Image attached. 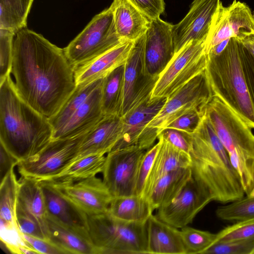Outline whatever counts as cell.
Wrapping results in <instances>:
<instances>
[{"instance_id":"1","label":"cell","mask_w":254,"mask_h":254,"mask_svg":"<svg viewBox=\"0 0 254 254\" xmlns=\"http://www.w3.org/2000/svg\"><path fill=\"white\" fill-rule=\"evenodd\" d=\"M11 72L19 95L48 119L76 87L74 68L64 49L26 27L14 38Z\"/></svg>"},{"instance_id":"2","label":"cell","mask_w":254,"mask_h":254,"mask_svg":"<svg viewBox=\"0 0 254 254\" xmlns=\"http://www.w3.org/2000/svg\"><path fill=\"white\" fill-rule=\"evenodd\" d=\"M53 134L49 119L21 97L8 76L0 83V143L20 161L39 153Z\"/></svg>"},{"instance_id":"3","label":"cell","mask_w":254,"mask_h":254,"mask_svg":"<svg viewBox=\"0 0 254 254\" xmlns=\"http://www.w3.org/2000/svg\"><path fill=\"white\" fill-rule=\"evenodd\" d=\"M191 136L192 176L205 187L213 201L225 203L243 197L240 176L205 114Z\"/></svg>"},{"instance_id":"4","label":"cell","mask_w":254,"mask_h":254,"mask_svg":"<svg viewBox=\"0 0 254 254\" xmlns=\"http://www.w3.org/2000/svg\"><path fill=\"white\" fill-rule=\"evenodd\" d=\"M241 45L237 38L232 37L221 52H209L205 71L213 95L254 128V107L242 67Z\"/></svg>"},{"instance_id":"5","label":"cell","mask_w":254,"mask_h":254,"mask_svg":"<svg viewBox=\"0 0 254 254\" xmlns=\"http://www.w3.org/2000/svg\"><path fill=\"white\" fill-rule=\"evenodd\" d=\"M204 114L227 151L248 195L254 187V135L251 128L215 96L206 105Z\"/></svg>"},{"instance_id":"6","label":"cell","mask_w":254,"mask_h":254,"mask_svg":"<svg viewBox=\"0 0 254 254\" xmlns=\"http://www.w3.org/2000/svg\"><path fill=\"white\" fill-rule=\"evenodd\" d=\"M146 222L122 221L108 212L88 216L96 254H148Z\"/></svg>"},{"instance_id":"7","label":"cell","mask_w":254,"mask_h":254,"mask_svg":"<svg viewBox=\"0 0 254 254\" xmlns=\"http://www.w3.org/2000/svg\"><path fill=\"white\" fill-rule=\"evenodd\" d=\"M123 41L116 31L111 4L95 15L63 49L74 69L108 52Z\"/></svg>"},{"instance_id":"8","label":"cell","mask_w":254,"mask_h":254,"mask_svg":"<svg viewBox=\"0 0 254 254\" xmlns=\"http://www.w3.org/2000/svg\"><path fill=\"white\" fill-rule=\"evenodd\" d=\"M207 59L205 41L192 40L187 43L175 54L159 75L151 97L171 96L205 70Z\"/></svg>"},{"instance_id":"9","label":"cell","mask_w":254,"mask_h":254,"mask_svg":"<svg viewBox=\"0 0 254 254\" xmlns=\"http://www.w3.org/2000/svg\"><path fill=\"white\" fill-rule=\"evenodd\" d=\"M87 132L72 137L52 140L37 155L18 161L16 166L21 177L43 181L60 173L75 159Z\"/></svg>"},{"instance_id":"10","label":"cell","mask_w":254,"mask_h":254,"mask_svg":"<svg viewBox=\"0 0 254 254\" xmlns=\"http://www.w3.org/2000/svg\"><path fill=\"white\" fill-rule=\"evenodd\" d=\"M205 70L168 98L158 114L147 126L159 131L183 115L204 110L213 96Z\"/></svg>"},{"instance_id":"11","label":"cell","mask_w":254,"mask_h":254,"mask_svg":"<svg viewBox=\"0 0 254 254\" xmlns=\"http://www.w3.org/2000/svg\"><path fill=\"white\" fill-rule=\"evenodd\" d=\"M146 150L133 145L107 153L102 179L113 197L135 194L138 167Z\"/></svg>"},{"instance_id":"12","label":"cell","mask_w":254,"mask_h":254,"mask_svg":"<svg viewBox=\"0 0 254 254\" xmlns=\"http://www.w3.org/2000/svg\"><path fill=\"white\" fill-rule=\"evenodd\" d=\"M145 34L133 41L125 64L122 117L151 97L158 80L157 78L150 76L147 70L145 58Z\"/></svg>"},{"instance_id":"13","label":"cell","mask_w":254,"mask_h":254,"mask_svg":"<svg viewBox=\"0 0 254 254\" xmlns=\"http://www.w3.org/2000/svg\"><path fill=\"white\" fill-rule=\"evenodd\" d=\"M167 97H151L122 117V136L113 149L116 150L137 145L147 150L158 139L157 130L147 126L158 114Z\"/></svg>"},{"instance_id":"14","label":"cell","mask_w":254,"mask_h":254,"mask_svg":"<svg viewBox=\"0 0 254 254\" xmlns=\"http://www.w3.org/2000/svg\"><path fill=\"white\" fill-rule=\"evenodd\" d=\"M251 33H254V17L249 6L234 0L225 7L221 1L205 40L206 52L225 40L232 37L239 39Z\"/></svg>"},{"instance_id":"15","label":"cell","mask_w":254,"mask_h":254,"mask_svg":"<svg viewBox=\"0 0 254 254\" xmlns=\"http://www.w3.org/2000/svg\"><path fill=\"white\" fill-rule=\"evenodd\" d=\"M212 198L205 187L192 176L170 202L157 209L156 216L179 229L191 223Z\"/></svg>"},{"instance_id":"16","label":"cell","mask_w":254,"mask_h":254,"mask_svg":"<svg viewBox=\"0 0 254 254\" xmlns=\"http://www.w3.org/2000/svg\"><path fill=\"white\" fill-rule=\"evenodd\" d=\"M48 184L87 216L108 212L113 198L103 179L96 176L68 184Z\"/></svg>"},{"instance_id":"17","label":"cell","mask_w":254,"mask_h":254,"mask_svg":"<svg viewBox=\"0 0 254 254\" xmlns=\"http://www.w3.org/2000/svg\"><path fill=\"white\" fill-rule=\"evenodd\" d=\"M220 0H193L184 18L173 26L175 53L192 40L205 41Z\"/></svg>"},{"instance_id":"18","label":"cell","mask_w":254,"mask_h":254,"mask_svg":"<svg viewBox=\"0 0 254 254\" xmlns=\"http://www.w3.org/2000/svg\"><path fill=\"white\" fill-rule=\"evenodd\" d=\"M173 26L159 17L150 20L145 33L146 66L153 77L158 78L175 54Z\"/></svg>"},{"instance_id":"19","label":"cell","mask_w":254,"mask_h":254,"mask_svg":"<svg viewBox=\"0 0 254 254\" xmlns=\"http://www.w3.org/2000/svg\"><path fill=\"white\" fill-rule=\"evenodd\" d=\"M39 182L44 194L47 215L63 225L90 238L87 215L51 186Z\"/></svg>"},{"instance_id":"20","label":"cell","mask_w":254,"mask_h":254,"mask_svg":"<svg viewBox=\"0 0 254 254\" xmlns=\"http://www.w3.org/2000/svg\"><path fill=\"white\" fill-rule=\"evenodd\" d=\"M133 42L124 41L119 45L74 69L76 86L86 85L100 79L125 64Z\"/></svg>"},{"instance_id":"21","label":"cell","mask_w":254,"mask_h":254,"mask_svg":"<svg viewBox=\"0 0 254 254\" xmlns=\"http://www.w3.org/2000/svg\"><path fill=\"white\" fill-rule=\"evenodd\" d=\"M123 128L122 117L105 116L87 132L74 160L92 154H107L121 138Z\"/></svg>"},{"instance_id":"22","label":"cell","mask_w":254,"mask_h":254,"mask_svg":"<svg viewBox=\"0 0 254 254\" xmlns=\"http://www.w3.org/2000/svg\"><path fill=\"white\" fill-rule=\"evenodd\" d=\"M102 82L76 110L64 126L53 133L52 139L74 137L90 130L104 117Z\"/></svg>"},{"instance_id":"23","label":"cell","mask_w":254,"mask_h":254,"mask_svg":"<svg viewBox=\"0 0 254 254\" xmlns=\"http://www.w3.org/2000/svg\"><path fill=\"white\" fill-rule=\"evenodd\" d=\"M146 226L148 254H187L179 228L153 214Z\"/></svg>"},{"instance_id":"24","label":"cell","mask_w":254,"mask_h":254,"mask_svg":"<svg viewBox=\"0 0 254 254\" xmlns=\"http://www.w3.org/2000/svg\"><path fill=\"white\" fill-rule=\"evenodd\" d=\"M111 4L116 31L122 40L133 42L146 33L150 20L128 0H113Z\"/></svg>"},{"instance_id":"25","label":"cell","mask_w":254,"mask_h":254,"mask_svg":"<svg viewBox=\"0 0 254 254\" xmlns=\"http://www.w3.org/2000/svg\"><path fill=\"white\" fill-rule=\"evenodd\" d=\"M191 176L189 167L170 172L156 180L145 195L153 209H157L172 201Z\"/></svg>"},{"instance_id":"26","label":"cell","mask_w":254,"mask_h":254,"mask_svg":"<svg viewBox=\"0 0 254 254\" xmlns=\"http://www.w3.org/2000/svg\"><path fill=\"white\" fill-rule=\"evenodd\" d=\"M46 225L49 241L63 254H96L90 238L63 225L47 215Z\"/></svg>"},{"instance_id":"27","label":"cell","mask_w":254,"mask_h":254,"mask_svg":"<svg viewBox=\"0 0 254 254\" xmlns=\"http://www.w3.org/2000/svg\"><path fill=\"white\" fill-rule=\"evenodd\" d=\"M160 145L147 179L143 195H145L154 183L162 176L175 170L191 165L190 155L178 150L161 138Z\"/></svg>"},{"instance_id":"28","label":"cell","mask_w":254,"mask_h":254,"mask_svg":"<svg viewBox=\"0 0 254 254\" xmlns=\"http://www.w3.org/2000/svg\"><path fill=\"white\" fill-rule=\"evenodd\" d=\"M19 182L17 205L37 221L48 235L46 205L40 182L26 177H21Z\"/></svg>"},{"instance_id":"29","label":"cell","mask_w":254,"mask_h":254,"mask_svg":"<svg viewBox=\"0 0 254 254\" xmlns=\"http://www.w3.org/2000/svg\"><path fill=\"white\" fill-rule=\"evenodd\" d=\"M154 210L147 197L142 194L113 197L108 212L126 222L145 223Z\"/></svg>"},{"instance_id":"30","label":"cell","mask_w":254,"mask_h":254,"mask_svg":"<svg viewBox=\"0 0 254 254\" xmlns=\"http://www.w3.org/2000/svg\"><path fill=\"white\" fill-rule=\"evenodd\" d=\"M105 161V154L89 155L74 160L59 174L39 181L50 184H64L96 176L102 172Z\"/></svg>"},{"instance_id":"31","label":"cell","mask_w":254,"mask_h":254,"mask_svg":"<svg viewBox=\"0 0 254 254\" xmlns=\"http://www.w3.org/2000/svg\"><path fill=\"white\" fill-rule=\"evenodd\" d=\"M124 69L125 64L122 65L103 78L102 102L105 116L122 117Z\"/></svg>"},{"instance_id":"32","label":"cell","mask_w":254,"mask_h":254,"mask_svg":"<svg viewBox=\"0 0 254 254\" xmlns=\"http://www.w3.org/2000/svg\"><path fill=\"white\" fill-rule=\"evenodd\" d=\"M34 0H0V29L16 34L26 28Z\"/></svg>"},{"instance_id":"33","label":"cell","mask_w":254,"mask_h":254,"mask_svg":"<svg viewBox=\"0 0 254 254\" xmlns=\"http://www.w3.org/2000/svg\"><path fill=\"white\" fill-rule=\"evenodd\" d=\"M102 80L100 79L88 84L76 86L59 111L49 119L53 128V133L64 126L76 110L102 82Z\"/></svg>"},{"instance_id":"34","label":"cell","mask_w":254,"mask_h":254,"mask_svg":"<svg viewBox=\"0 0 254 254\" xmlns=\"http://www.w3.org/2000/svg\"><path fill=\"white\" fill-rule=\"evenodd\" d=\"M19 182L16 179L14 168L0 181V219L18 227L16 220V206Z\"/></svg>"},{"instance_id":"35","label":"cell","mask_w":254,"mask_h":254,"mask_svg":"<svg viewBox=\"0 0 254 254\" xmlns=\"http://www.w3.org/2000/svg\"><path fill=\"white\" fill-rule=\"evenodd\" d=\"M181 234L187 254H203L215 242L217 236L188 226L181 228Z\"/></svg>"},{"instance_id":"36","label":"cell","mask_w":254,"mask_h":254,"mask_svg":"<svg viewBox=\"0 0 254 254\" xmlns=\"http://www.w3.org/2000/svg\"><path fill=\"white\" fill-rule=\"evenodd\" d=\"M218 218L224 221H240L254 218V197L247 195L226 205L218 207Z\"/></svg>"},{"instance_id":"37","label":"cell","mask_w":254,"mask_h":254,"mask_svg":"<svg viewBox=\"0 0 254 254\" xmlns=\"http://www.w3.org/2000/svg\"><path fill=\"white\" fill-rule=\"evenodd\" d=\"M216 235L214 243L254 239V218L237 221L236 223L224 228Z\"/></svg>"},{"instance_id":"38","label":"cell","mask_w":254,"mask_h":254,"mask_svg":"<svg viewBox=\"0 0 254 254\" xmlns=\"http://www.w3.org/2000/svg\"><path fill=\"white\" fill-rule=\"evenodd\" d=\"M15 34L11 31L0 29V83L11 72Z\"/></svg>"},{"instance_id":"39","label":"cell","mask_w":254,"mask_h":254,"mask_svg":"<svg viewBox=\"0 0 254 254\" xmlns=\"http://www.w3.org/2000/svg\"><path fill=\"white\" fill-rule=\"evenodd\" d=\"M254 239L213 244L203 254H254Z\"/></svg>"},{"instance_id":"40","label":"cell","mask_w":254,"mask_h":254,"mask_svg":"<svg viewBox=\"0 0 254 254\" xmlns=\"http://www.w3.org/2000/svg\"><path fill=\"white\" fill-rule=\"evenodd\" d=\"M0 241L10 253L20 254L21 247L29 246L24 241L18 227L0 219Z\"/></svg>"},{"instance_id":"41","label":"cell","mask_w":254,"mask_h":254,"mask_svg":"<svg viewBox=\"0 0 254 254\" xmlns=\"http://www.w3.org/2000/svg\"><path fill=\"white\" fill-rule=\"evenodd\" d=\"M160 145V142L158 140L157 143L146 150L141 159L137 173L136 194L143 195L147 179L159 150Z\"/></svg>"},{"instance_id":"42","label":"cell","mask_w":254,"mask_h":254,"mask_svg":"<svg viewBox=\"0 0 254 254\" xmlns=\"http://www.w3.org/2000/svg\"><path fill=\"white\" fill-rule=\"evenodd\" d=\"M158 138H162L178 150L190 155L191 134L178 129L165 128L159 131Z\"/></svg>"},{"instance_id":"43","label":"cell","mask_w":254,"mask_h":254,"mask_svg":"<svg viewBox=\"0 0 254 254\" xmlns=\"http://www.w3.org/2000/svg\"><path fill=\"white\" fill-rule=\"evenodd\" d=\"M16 220L22 234L49 241L47 232L40 224L17 205Z\"/></svg>"},{"instance_id":"44","label":"cell","mask_w":254,"mask_h":254,"mask_svg":"<svg viewBox=\"0 0 254 254\" xmlns=\"http://www.w3.org/2000/svg\"><path fill=\"white\" fill-rule=\"evenodd\" d=\"M203 110H194L178 118L165 128H170L183 131L191 134L197 129L204 115Z\"/></svg>"},{"instance_id":"45","label":"cell","mask_w":254,"mask_h":254,"mask_svg":"<svg viewBox=\"0 0 254 254\" xmlns=\"http://www.w3.org/2000/svg\"><path fill=\"white\" fill-rule=\"evenodd\" d=\"M149 20L160 17L165 10L164 0H128Z\"/></svg>"},{"instance_id":"46","label":"cell","mask_w":254,"mask_h":254,"mask_svg":"<svg viewBox=\"0 0 254 254\" xmlns=\"http://www.w3.org/2000/svg\"><path fill=\"white\" fill-rule=\"evenodd\" d=\"M242 65L249 94L254 107V57L241 43Z\"/></svg>"},{"instance_id":"47","label":"cell","mask_w":254,"mask_h":254,"mask_svg":"<svg viewBox=\"0 0 254 254\" xmlns=\"http://www.w3.org/2000/svg\"><path fill=\"white\" fill-rule=\"evenodd\" d=\"M22 236L26 244L39 254H63L62 251L49 241L22 233Z\"/></svg>"},{"instance_id":"48","label":"cell","mask_w":254,"mask_h":254,"mask_svg":"<svg viewBox=\"0 0 254 254\" xmlns=\"http://www.w3.org/2000/svg\"><path fill=\"white\" fill-rule=\"evenodd\" d=\"M0 181L10 170L17 165L18 161L14 158L0 143Z\"/></svg>"},{"instance_id":"49","label":"cell","mask_w":254,"mask_h":254,"mask_svg":"<svg viewBox=\"0 0 254 254\" xmlns=\"http://www.w3.org/2000/svg\"><path fill=\"white\" fill-rule=\"evenodd\" d=\"M238 40L254 57V33L246 35Z\"/></svg>"},{"instance_id":"50","label":"cell","mask_w":254,"mask_h":254,"mask_svg":"<svg viewBox=\"0 0 254 254\" xmlns=\"http://www.w3.org/2000/svg\"><path fill=\"white\" fill-rule=\"evenodd\" d=\"M248 196H250L251 197H254V187L252 189V190L251 191L250 193L248 195Z\"/></svg>"},{"instance_id":"51","label":"cell","mask_w":254,"mask_h":254,"mask_svg":"<svg viewBox=\"0 0 254 254\" xmlns=\"http://www.w3.org/2000/svg\"><path fill=\"white\" fill-rule=\"evenodd\" d=\"M253 16H254V12H253Z\"/></svg>"},{"instance_id":"52","label":"cell","mask_w":254,"mask_h":254,"mask_svg":"<svg viewBox=\"0 0 254 254\" xmlns=\"http://www.w3.org/2000/svg\"></svg>"}]
</instances>
